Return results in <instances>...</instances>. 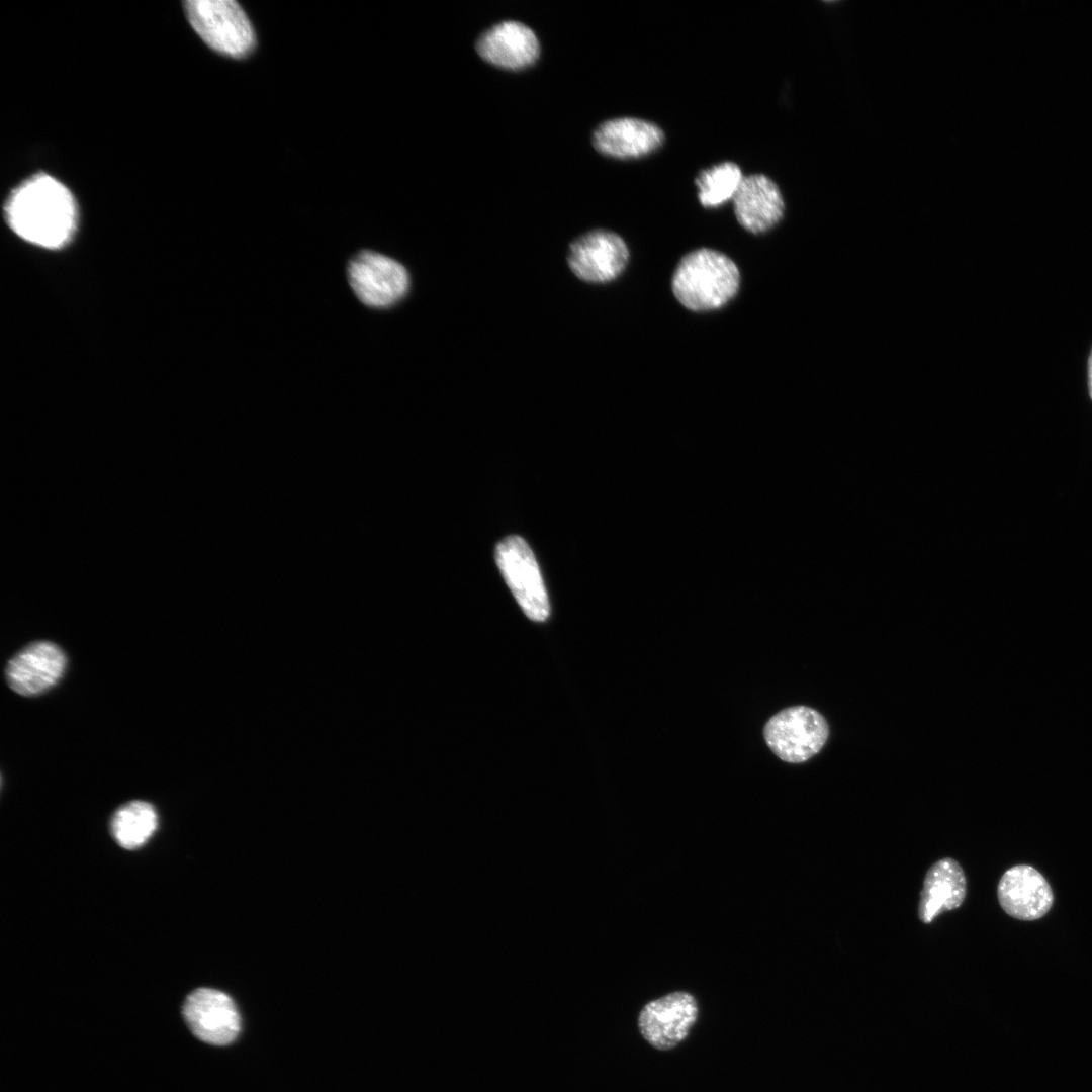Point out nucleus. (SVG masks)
<instances>
[{
  "mask_svg": "<svg viewBox=\"0 0 1092 1092\" xmlns=\"http://www.w3.org/2000/svg\"><path fill=\"white\" fill-rule=\"evenodd\" d=\"M5 211L17 235L47 248L65 244L76 225V204L71 192L44 174L35 175L15 188Z\"/></svg>",
  "mask_w": 1092,
  "mask_h": 1092,
  "instance_id": "nucleus-1",
  "label": "nucleus"
},
{
  "mask_svg": "<svg viewBox=\"0 0 1092 1092\" xmlns=\"http://www.w3.org/2000/svg\"><path fill=\"white\" fill-rule=\"evenodd\" d=\"M740 274L726 255L711 249L687 254L672 277L675 298L688 309L705 311L726 304L737 293Z\"/></svg>",
  "mask_w": 1092,
  "mask_h": 1092,
  "instance_id": "nucleus-2",
  "label": "nucleus"
},
{
  "mask_svg": "<svg viewBox=\"0 0 1092 1092\" xmlns=\"http://www.w3.org/2000/svg\"><path fill=\"white\" fill-rule=\"evenodd\" d=\"M184 7L191 26L212 50L241 58L254 49L253 26L237 1L188 0Z\"/></svg>",
  "mask_w": 1092,
  "mask_h": 1092,
  "instance_id": "nucleus-3",
  "label": "nucleus"
},
{
  "mask_svg": "<svg viewBox=\"0 0 1092 1092\" xmlns=\"http://www.w3.org/2000/svg\"><path fill=\"white\" fill-rule=\"evenodd\" d=\"M829 734L824 717L806 706H795L772 716L763 728L770 750L782 760L803 762L821 750Z\"/></svg>",
  "mask_w": 1092,
  "mask_h": 1092,
  "instance_id": "nucleus-4",
  "label": "nucleus"
},
{
  "mask_svg": "<svg viewBox=\"0 0 1092 1092\" xmlns=\"http://www.w3.org/2000/svg\"><path fill=\"white\" fill-rule=\"evenodd\" d=\"M496 564L520 607L533 621H544L549 603L535 556L519 536H508L495 548Z\"/></svg>",
  "mask_w": 1092,
  "mask_h": 1092,
  "instance_id": "nucleus-5",
  "label": "nucleus"
},
{
  "mask_svg": "<svg viewBox=\"0 0 1092 1092\" xmlns=\"http://www.w3.org/2000/svg\"><path fill=\"white\" fill-rule=\"evenodd\" d=\"M185 1027L200 1042L225 1046L241 1032V1016L226 993L201 987L191 991L181 1007Z\"/></svg>",
  "mask_w": 1092,
  "mask_h": 1092,
  "instance_id": "nucleus-6",
  "label": "nucleus"
},
{
  "mask_svg": "<svg viewBox=\"0 0 1092 1092\" xmlns=\"http://www.w3.org/2000/svg\"><path fill=\"white\" fill-rule=\"evenodd\" d=\"M348 280L367 306L384 308L401 300L410 288V275L396 260L373 251L356 254L348 265Z\"/></svg>",
  "mask_w": 1092,
  "mask_h": 1092,
  "instance_id": "nucleus-7",
  "label": "nucleus"
},
{
  "mask_svg": "<svg viewBox=\"0 0 1092 1092\" xmlns=\"http://www.w3.org/2000/svg\"><path fill=\"white\" fill-rule=\"evenodd\" d=\"M695 997L675 991L648 1002L638 1017L639 1030L653 1048L668 1051L689 1034L698 1017Z\"/></svg>",
  "mask_w": 1092,
  "mask_h": 1092,
  "instance_id": "nucleus-8",
  "label": "nucleus"
},
{
  "mask_svg": "<svg viewBox=\"0 0 1092 1092\" xmlns=\"http://www.w3.org/2000/svg\"><path fill=\"white\" fill-rule=\"evenodd\" d=\"M629 251L623 239L607 230H594L569 246L567 262L579 279L592 283L614 280L625 269Z\"/></svg>",
  "mask_w": 1092,
  "mask_h": 1092,
  "instance_id": "nucleus-9",
  "label": "nucleus"
},
{
  "mask_svg": "<svg viewBox=\"0 0 1092 1092\" xmlns=\"http://www.w3.org/2000/svg\"><path fill=\"white\" fill-rule=\"evenodd\" d=\"M66 665V655L58 645L36 641L9 660L6 679L17 694L35 696L54 687L63 676Z\"/></svg>",
  "mask_w": 1092,
  "mask_h": 1092,
  "instance_id": "nucleus-10",
  "label": "nucleus"
},
{
  "mask_svg": "<svg viewBox=\"0 0 1092 1092\" xmlns=\"http://www.w3.org/2000/svg\"><path fill=\"white\" fill-rule=\"evenodd\" d=\"M1003 910L1020 920L1042 917L1053 904V892L1044 877L1026 864L1014 866L1001 877L997 888Z\"/></svg>",
  "mask_w": 1092,
  "mask_h": 1092,
  "instance_id": "nucleus-11",
  "label": "nucleus"
},
{
  "mask_svg": "<svg viewBox=\"0 0 1092 1092\" xmlns=\"http://www.w3.org/2000/svg\"><path fill=\"white\" fill-rule=\"evenodd\" d=\"M663 141L664 133L659 126L634 117L606 120L593 133V144L599 152L619 159L649 155L657 150Z\"/></svg>",
  "mask_w": 1092,
  "mask_h": 1092,
  "instance_id": "nucleus-12",
  "label": "nucleus"
},
{
  "mask_svg": "<svg viewBox=\"0 0 1092 1092\" xmlns=\"http://www.w3.org/2000/svg\"><path fill=\"white\" fill-rule=\"evenodd\" d=\"M535 32L517 20H503L484 30L476 41V50L486 61L508 69L532 64L539 55Z\"/></svg>",
  "mask_w": 1092,
  "mask_h": 1092,
  "instance_id": "nucleus-13",
  "label": "nucleus"
},
{
  "mask_svg": "<svg viewBox=\"0 0 1092 1092\" xmlns=\"http://www.w3.org/2000/svg\"><path fill=\"white\" fill-rule=\"evenodd\" d=\"M734 213L748 232H766L783 217L785 203L778 185L767 176H744L733 197Z\"/></svg>",
  "mask_w": 1092,
  "mask_h": 1092,
  "instance_id": "nucleus-14",
  "label": "nucleus"
},
{
  "mask_svg": "<svg viewBox=\"0 0 1092 1092\" xmlns=\"http://www.w3.org/2000/svg\"><path fill=\"white\" fill-rule=\"evenodd\" d=\"M966 890V878L958 861L948 857L936 861L924 878L918 907L920 920L930 923L943 911L958 908Z\"/></svg>",
  "mask_w": 1092,
  "mask_h": 1092,
  "instance_id": "nucleus-15",
  "label": "nucleus"
},
{
  "mask_svg": "<svg viewBox=\"0 0 1092 1092\" xmlns=\"http://www.w3.org/2000/svg\"><path fill=\"white\" fill-rule=\"evenodd\" d=\"M158 826L155 808L145 801H132L118 808L112 816L111 833L123 848L134 849L144 845Z\"/></svg>",
  "mask_w": 1092,
  "mask_h": 1092,
  "instance_id": "nucleus-16",
  "label": "nucleus"
},
{
  "mask_svg": "<svg viewBox=\"0 0 1092 1092\" xmlns=\"http://www.w3.org/2000/svg\"><path fill=\"white\" fill-rule=\"evenodd\" d=\"M743 178L741 169L733 162H723L701 171L696 178L700 203L716 208L733 199Z\"/></svg>",
  "mask_w": 1092,
  "mask_h": 1092,
  "instance_id": "nucleus-17",
  "label": "nucleus"
},
{
  "mask_svg": "<svg viewBox=\"0 0 1092 1092\" xmlns=\"http://www.w3.org/2000/svg\"><path fill=\"white\" fill-rule=\"evenodd\" d=\"M1088 387L1090 396L1092 398V350L1088 359Z\"/></svg>",
  "mask_w": 1092,
  "mask_h": 1092,
  "instance_id": "nucleus-18",
  "label": "nucleus"
}]
</instances>
